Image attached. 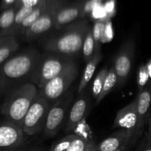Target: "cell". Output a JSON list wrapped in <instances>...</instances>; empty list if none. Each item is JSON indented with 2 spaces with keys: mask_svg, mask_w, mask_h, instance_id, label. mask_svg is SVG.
Listing matches in <instances>:
<instances>
[{
  "mask_svg": "<svg viewBox=\"0 0 151 151\" xmlns=\"http://www.w3.org/2000/svg\"><path fill=\"white\" fill-rule=\"evenodd\" d=\"M40 53L28 49L12 56L0 66V94L7 95L31 80L41 63Z\"/></svg>",
  "mask_w": 151,
  "mask_h": 151,
  "instance_id": "obj_1",
  "label": "cell"
},
{
  "mask_svg": "<svg viewBox=\"0 0 151 151\" xmlns=\"http://www.w3.org/2000/svg\"><path fill=\"white\" fill-rule=\"evenodd\" d=\"M38 93V88L32 83L23 84L9 92L1 108L5 119L22 128L24 118Z\"/></svg>",
  "mask_w": 151,
  "mask_h": 151,
  "instance_id": "obj_2",
  "label": "cell"
},
{
  "mask_svg": "<svg viewBox=\"0 0 151 151\" xmlns=\"http://www.w3.org/2000/svg\"><path fill=\"white\" fill-rule=\"evenodd\" d=\"M86 21H80L68 27L60 35L47 40L44 47L54 54L73 58L80 54L84 38L89 29Z\"/></svg>",
  "mask_w": 151,
  "mask_h": 151,
  "instance_id": "obj_3",
  "label": "cell"
},
{
  "mask_svg": "<svg viewBox=\"0 0 151 151\" xmlns=\"http://www.w3.org/2000/svg\"><path fill=\"white\" fill-rule=\"evenodd\" d=\"M73 58L55 54L41 58L31 83L35 85L38 90L45 86L51 80L61 73L63 69L73 60Z\"/></svg>",
  "mask_w": 151,
  "mask_h": 151,
  "instance_id": "obj_4",
  "label": "cell"
},
{
  "mask_svg": "<svg viewBox=\"0 0 151 151\" xmlns=\"http://www.w3.org/2000/svg\"><path fill=\"white\" fill-rule=\"evenodd\" d=\"M78 75V64L72 60L63 72L38 90V94L48 101H56L64 95Z\"/></svg>",
  "mask_w": 151,
  "mask_h": 151,
  "instance_id": "obj_5",
  "label": "cell"
},
{
  "mask_svg": "<svg viewBox=\"0 0 151 151\" xmlns=\"http://www.w3.org/2000/svg\"><path fill=\"white\" fill-rule=\"evenodd\" d=\"M50 106V101L38 93L22 123V129L27 136L32 137L44 131Z\"/></svg>",
  "mask_w": 151,
  "mask_h": 151,
  "instance_id": "obj_6",
  "label": "cell"
},
{
  "mask_svg": "<svg viewBox=\"0 0 151 151\" xmlns=\"http://www.w3.org/2000/svg\"><path fill=\"white\" fill-rule=\"evenodd\" d=\"M135 50V40L130 37L124 42L115 56L113 66L118 78L117 88H122L128 81L134 63Z\"/></svg>",
  "mask_w": 151,
  "mask_h": 151,
  "instance_id": "obj_7",
  "label": "cell"
},
{
  "mask_svg": "<svg viewBox=\"0 0 151 151\" xmlns=\"http://www.w3.org/2000/svg\"><path fill=\"white\" fill-rule=\"evenodd\" d=\"M72 98L73 94L71 92H66L50 106L43 131L45 137H55L58 132L66 118Z\"/></svg>",
  "mask_w": 151,
  "mask_h": 151,
  "instance_id": "obj_8",
  "label": "cell"
},
{
  "mask_svg": "<svg viewBox=\"0 0 151 151\" xmlns=\"http://www.w3.org/2000/svg\"><path fill=\"white\" fill-rule=\"evenodd\" d=\"M23 130L5 120L0 122V151H19L25 142Z\"/></svg>",
  "mask_w": 151,
  "mask_h": 151,
  "instance_id": "obj_9",
  "label": "cell"
},
{
  "mask_svg": "<svg viewBox=\"0 0 151 151\" xmlns=\"http://www.w3.org/2000/svg\"><path fill=\"white\" fill-rule=\"evenodd\" d=\"M58 4L52 3L44 11L41 17L26 31L24 38L27 41H32L50 30L55 24V19L58 11Z\"/></svg>",
  "mask_w": 151,
  "mask_h": 151,
  "instance_id": "obj_10",
  "label": "cell"
},
{
  "mask_svg": "<svg viewBox=\"0 0 151 151\" xmlns=\"http://www.w3.org/2000/svg\"><path fill=\"white\" fill-rule=\"evenodd\" d=\"M135 99L137 103L136 105H137L138 122H137V131L131 142V146L137 142L138 139L142 135L143 128L148 118L149 110L151 104V83L140 90Z\"/></svg>",
  "mask_w": 151,
  "mask_h": 151,
  "instance_id": "obj_11",
  "label": "cell"
},
{
  "mask_svg": "<svg viewBox=\"0 0 151 151\" xmlns=\"http://www.w3.org/2000/svg\"><path fill=\"white\" fill-rule=\"evenodd\" d=\"M136 104H137L136 99H134L129 104L118 111L113 125L114 128L127 130L132 137V139L137 131V122H138Z\"/></svg>",
  "mask_w": 151,
  "mask_h": 151,
  "instance_id": "obj_12",
  "label": "cell"
},
{
  "mask_svg": "<svg viewBox=\"0 0 151 151\" xmlns=\"http://www.w3.org/2000/svg\"><path fill=\"white\" fill-rule=\"evenodd\" d=\"M90 105V97L86 91L79 94L76 101L74 103L69 111L66 122V131L70 133L78 127L80 122L83 121L88 113Z\"/></svg>",
  "mask_w": 151,
  "mask_h": 151,
  "instance_id": "obj_13",
  "label": "cell"
},
{
  "mask_svg": "<svg viewBox=\"0 0 151 151\" xmlns=\"http://www.w3.org/2000/svg\"><path fill=\"white\" fill-rule=\"evenodd\" d=\"M132 137L127 130L119 129L108 137L99 144H97L98 151H119L125 150L131 146Z\"/></svg>",
  "mask_w": 151,
  "mask_h": 151,
  "instance_id": "obj_14",
  "label": "cell"
},
{
  "mask_svg": "<svg viewBox=\"0 0 151 151\" xmlns=\"http://www.w3.org/2000/svg\"><path fill=\"white\" fill-rule=\"evenodd\" d=\"M83 12L82 6L81 5L72 6L58 10L55 19L54 27L56 29H60L82 16Z\"/></svg>",
  "mask_w": 151,
  "mask_h": 151,
  "instance_id": "obj_15",
  "label": "cell"
},
{
  "mask_svg": "<svg viewBox=\"0 0 151 151\" xmlns=\"http://www.w3.org/2000/svg\"><path fill=\"white\" fill-rule=\"evenodd\" d=\"M102 58H103V55H102L101 51L97 52L94 54L92 58L88 63H86V66L85 69H84L82 77H81L79 85H78V94H81V93L85 91L87 85L89 83L90 81H91L93 75H94V72H95L96 69H97V65L101 61Z\"/></svg>",
  "mask_w": 151,
  "mask_h": 151,
  "instance_id": "obj_16",
  "label": "cell"
},
{
  "mask_svg": "<svg viewBox=\"0 0 151 151\" xmlns=\"http://www.w3.org/2000/svg\"><path fill=\"white\" fill-rule=\"evenodd\" d=\"M19 48V43L16 37L10 36L0 43V66L10 59Z\"/></svg>",
  "mask_w": 151,
  "mask_h": 151,
  "instance_id": "obj_17",
  "label": "cell"
},
{
  "mask_svg": "<svg viewBox=\"0 0 151 151\" xmlns=\"http://www.w3.org/2000/svg\"><path fill=\"white\" fill-rule=\"evenodd\" d=\"M16 12V8L11 7L6 9L0 15V37H10L9 35L14 23Z\"/></svg>",
  "mask_w": 151,
  "mask_h": 151,
  "instance_id": "obj_18",
  "label": "cell"
},
{
  "mask_svg": "<svg viewBox=\"0 0 151 151\" xmlns=\"http://www.w3.org/2000/svg\"><path fill=\"white\" fill-rule=\"evenodd\" d=\"M117 75H116V72H115L114 67L113 65H111L110 69H109V72H108L107 75H106V79H105L104 84H103L101 92H100V95H99V97H97V99L96 100L95 104L97 105L100 103H101V102L103 101V99H104L105 97L111 91V90L117 85Z\"/></svg>",
  "mask_w": 151,
  "mask_h": 151,
  "instance_id": "obj_19",
  "label": "cell"
},
{
  "mask_svg": "<svg viewBox=\"0 0 151 151\" xmlns=\"http://www.w3.org/2000/svg\"><path fill=\"white\" fill-rule=\"evenodd\" d=\"M48 7L49 4H44V2H41L39 4H37L35 7V8H34L33 11L24 19V21L22 23L20 30H19V35H22V36L24 37L26 31L41 17V15L48 8Z\"/></svg>",
  "mask_w": 151,
  "mask_h": 151,
  "instance_id": "obj_20",
  "label": "cell"
},
{
  "mask_svg": "<svg viewBox=\"0 0 151 151\" xmlns=\"http://www.w3.org/2000/svg\"><path fill=\"white\" fill-rule=\"evenodd\" d=\"M35 7H27V6H22L19 10H17L15 16L14 23H13V27L10 30L9 36L17 37L19 35V30L22 27V23L24 19L33 11Z\"/></svg>",
  "mask_w": 151,
  "mask_h": 151,
  "instance_id": "obj_21",
  "label": "cell"
},
{
  "mask_svg": "<svg viewBox=\"0 0 151 151\" xmlns=\"http://www.w3.org/2000/svg\"><path fill=\"white\" fill-rule=\"evenodd\" d=\"M83 58L86 63H88L95 54V44L92 33V29L89 28L86 32L83 44Z\"/></svg>",
  "mask_w": 151,
  "mask_h": 151,
  "instance_id": "obj_22",
  "label": "cell"
},
{
  "mask_svg": "<svg viewBox=\"0 0 151 151\" xmlns=\"http://www.w3.org/2000/svg\"><path fill=\"white\" fill-rule=\"evenodd\" d=\"M108 72H109V69L106 66L98 72L97 76L94 78L92 87H91V94H92V97L95 98V100H97L101 92Z\"/></svg>",
  "mask_w": 151,
  "mask_h": 151,
  "instance_id": "obj_23",
  "label": "cell"
},
{
  "mask_svg": "<svg viewBox=\"0 0 151 151\" xmlns=\"http://www.w3.org/2000/svg\"><path fill=\"white\" fill-rule=\"evenodd\" d=\"M94 142L92 139L77 134L66 151H86Z\"/></svg>",
  "mask_w": 151,
  "mask_h": 151,
  "instance_id": "obj_24",
  "label": "cell"
},
{
  "mask_svg": "<svg viewBox=\"0 0 151 151\" xmlns=\"http://www.w3.org/2000/svg\"><path fill=\"white\" fill-rule=\"evenodd\" d=\"M106 23L103 21H97L95 22L92 29L93 36H94V44H95V53L100 51L101 42L104 35Z\"/></svg>",
  "mask_w": 151,
  "mask_h": 151,
  "instance_id": "obj_25",
  "label": "cell"
},
{
  "mask_svg": "<svg viewBox=\"0 0 151 151\" xmlns=\"http://www.w3.org/2000/svg\"><path fill=\"white\" fill-rule=\"evenodd\" d=\"M76 136L77 134H72L60 139L52 145L49 151H66Z\"/></svg>",
  "mask_w": 151,
  "mask_h": 151,
  "instance_id": "obj_26",
  "label": "cell"
},
{
  "mask_svg": "<svg viewBox=\"0 0 151 151\" xmlns=\"http://www.w3.org/2000/svg\"><path fill=\"white\" fill-rule=\"evenodd\" d=\"M102 1L103 0H88L83 7L84 12L88 13V12L93 10L96 7L101 4Z\"/></svg>",
  "mask_w": 151,
  "mask_h": 151,
  "instance_id": "obj_27",
  "label": "cell"
},
{
  "mask_svg": "<svg viewBox=\"0 0 151 151\" xmlns=\"http://www.w3.org/2000/svg\"><path fill=\"white\" fill-rule=\"evenodd\" d=\"M137 151H151V139L145 137L142 144Z\"/></svg>",
  "mask_w": 151,
  "mask_h": 151,
  "instance_id": "obj_28",
  "label": "cell"
},
{
  "mask_svg": "<svg viewBox=\"0 0 151 151\" xmlns=\"http://www.w3.org/2000/svg\"><path fill=\"white\" fill-rule=\"evenodd\" d=\"M23 6L27 7H35L38 2V0H22Z\"/></svg>",
  "mask_w": 151,
  "mask_h": 151,
  "instance_id": "obj_29",
  "label": "cell"
},
{
  "mask_svg": "<svg viewBox=\"0 0 151 151\" xmlns=\"http://www.w3.org/2000/svg\"><path fill=\"white\" fill-rule=\"evenodd\" d=\"M147 139H151V114L149 116V120H148V129H147V134H146V137Z\"/></svg>",
  "mask_w": 151,
  "mask_h": 151,
  "instance_id": "obj_30",
  "label": "cell"
},
{
  "mask_svg": "<svg viewBox=\"0 0 151 151\" xmlns=\"http://www.w3.org/2000/svg\"><path fill=\"white\" fill-rule=\"evenodd\" d=\"M114 1L113 0H111V1H108L106 4V10L107 11H111L112 9L114 8Z\"/></svg>",
  "mask_w": 151,
  "mask_h": 151,
  "instance_id": "obj_31",
  "label": "cell"
},
{
  "mask_svg": "<svg viewBox=\"0 0 151 151\" xmlns=\"http://www.w3.org/2000/svg\"><path fill=\"white\" fill-rule=\"evenodd\" d=\"M86 151H98L97 149V144L95 142L93 143L88 149H87Z\"/></svg>",
  "mask_w": 151,
  "mask_h": 151,
  "instance_id": "obj_32",
  "label": "cell"
},
{
  "mask_svg": "<svg viewBox=\"0 0 151 151\" xmlns=\"http://www.w3.org/2000/svg\"><path fill=\"white\" fill-rule=\"evenodd\" d=\"M19 151H44L42 150L41 148H39V147H32V148L27 149V150H20Z\"/></svg>",
  "mask_w": 151,
  "mask_h": 151,
  "instance_id": "obj_33",
  "label": "cell"
},
{
  "mask_svg": "<svg viewBox=\"0 0 151 151\" xmlns=\"http://www.w3.org/2000/svg\"><path fill=\"white\" fill-rule=\"evenodd\" d=\"M4 1V2L5 3V4H11V3H13V1H15V0H3Z\"/></svg>",
  "mask_w": 151,
  "mask_h": 151,
  "instance_id": "obj_34",
  "label": "cell"
},
{
  "mask_svg": "<svg viewBox=\"0 0 151 151\" xmlns=\"http://www.w3.org/2000/svg\"><path fill=\"white\" fill-rule=\"evenodd\" d=\"M5 38H6V37H5ZM4 38H3V37H0V41H2V40L4 39Z\"/></svg>",
  "mask_w": 151,
  "mask_h": 151,
  "instance_id": "obj_35",
  "label": "cell"
},
{
  "mask_svg": "<svg viewBox=\"0 0 151 151\" xmlns=\"http://www.w3.org/2000/svg\"><path fill=\"white\" fill-rule=\"evenodd\" d=\"M6 38H7V37H6ZM4 39H3V40H4ZM3 40H2V41H3ZM1 41H0V43H1Z\"/></svg>",
  "mask_w": 151,
  "mask_h": 151,
  "instance_id": "obj_36",
  "label": "cell"
}]
</instances>
